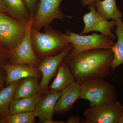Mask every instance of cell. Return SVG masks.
Here are the masks:
<instances>
[{
	"mask_svg": "<svg viewBox=\"0 0 123 123\" xmlns=\"http://www.w3.org/2000/svg\"><path fill=\"white\" fill-rule=\"evenodd\" d=\"M114 54L111 49H99L67 55V62L75 81L80 84L93 78L105 79L112 73Z\"/></svg>",
	"mask_w": 123,
	"mask_h": 123,
	"instance_id": "obj_1",
	"label": "cell"
},
{
	"mask_svg": "<svg viewBox=\"0 0 123 123\" xmlns=\"http://www.w3.org/2000/svg\"><path fill=\"white\" fill-rule=\"evenodd\" d=\"M117 96L115 86L104 79L93 78L80 84V98L89 101L90 106L115 102Z\"/></svg>",
	"mask_w": 123,
	"mask_h": 123,
	"instance_id": "obj_2",
	"label": "cell"
},
{
	"mask_svg": "<svg viewBox=\"0 0 123 123\" xmlns=\"http://www.w3.org/2000/svg\"><path fill=\"white\" fill-rule=\"evenodd\" d=\"M31 37L35 51L42 58L59 52L70 44L65 34L54 30L42 33L32 27Z\"/></svg>",
	"mask_w": 123,
	"mask_h": 123,
	"instance_id": "obj_3",
	"label": "cell"
},
{
	"mask_svg": "<svg viewBox=\"0 0 123 123\" xmlns=\"http://www.w3.org/2000/svg\"><path fill=\"white\" fill-rule=\"evenodd\" d=\"M65 34L72 47V50L67 55L69 56L93 49H111L115 43L113 40L108 38L101 34L95 33L86 35L78 34L68 31Z\"/></svg>",
	"mask_w": 123,
	"mask_h": 123,
	"instance_id": "obj_4",
	"label": "cell"
},
{
	"mask_svg": "<svg viewBox=\"0 0 123 123\" xmlns=\"http://www.w3.org/2000/svg\"><path fill=\"white\" fill-rule=\"evenodd\" d=\"M0 12V43L10 51L22 40L27 23L21 21Z\"/></svg>",
	"mask_w": 123,
	"mask_h": 123,
	"instance_id": "obj_5",
	"label": "cell"
},
{
	"mask_svg": "<svg viewBox=\"0 0 123 123\" xmlns=\"http://www.w3.org/2000/svg\"><path fill=\"white\" fill-rule=\"evenodd\" d=\"M33 16L27 24L26 30L22 40L10 51L8 62L13 64H22L38 68L40 63L34 49L31 37Z\"/></svg>",
	"mask_w": 123,
	"mask_h": 123,
	"instance_id": "obj_6",
	"label": "cell"
},
{
	"mask_svg": "<svg viewBox=\"0 0 123 123\" xmlns=\"http://www.w3.org/2000/svg\"><path fill=\"white\" fill-rule=\"evenodd\" d=\"M62 0H40L33 17L32 27L40 31L48 27L55 19L63 21L65 18H71L63 13L60 7Z\"/></svg>",
	"mask_w": 123,
	"mask_h": 123,
	"instance_id": "obj_7",
	"label": "cell"
},
{
	"mask_svg": "<svg viewBox=\"0 0 123 123\" xmlns=\"http://www.w3.org/2000/svg\"><path fill=\"white\" fill-rule=\"evenodd\" d=\"M122 105L117 101L87 108L84 112L88 123H118Z\"/></svg>",
	"mask_w": 123,
	"mask_h": 123,
	"instance_id": "obj_8",
	"label": "cell"
},
{
	"mask_svg": "<svg viewBox=\"0 0 123 123\" xmlns=\"http://www.w3.org/2000/svg\"><path fill=\"white\" fill-rule=\"evenodd\" d=\"M89 11L85 14L83 17L85 25L80 35L92 31H98L108 38L113 40L116 36L112 32V29L116 25L115 21L108 20L97 12L94 4L88 6Z\"/></svg>",
	"mask_w": 123,
	"mask_h": 123,
	"instance_id": "obj_9",
	"label": "cell"
},
{
	"mask_svg": "<svg viewBox=\"0 0 123 123\" xmlns=\"http://www.w3.org/2000/svg\"><path fill=\"white\" fill-rule=\"evenodd\" d=\"M71 44L66 47L59 53L55 55L48 56L40 62L38 69L42 74L40 82V93L47 91L49 84L60 64L72 50Z\"/></svg>",
	"mask_w": 123,
	"mask_h": 123,
	"instance_id": "obj_10",
	"label": "cell"
},
{
	"mask_svg": "<svg viewBox=\"0 0 123 123\" xmlns=\"http://www.w3.org/2000/svg\"><path fill=\"white\" fill-rule=\"evenodd\" d=\"M61 95V92L49 91L38 101L34 111L40 123H63V121H53L55 106Z\"/></svg>",
	"mask_w": 123,
	"mask_h": 123,
	"instance_id": "obj_11",
	"label": "cell"
},
{
	"mask_svg": "<svg viewBox=\"0 0 123 123\" xmlns=\"http://www.w3.org/2000/svg\"><path fill=\"white\" fill-rule=\"evenodd\" d=\"M80 84L75 81L61 92V95L55 106V112L63 115L71 110L76 101L80 98Z\"/></svg>",
	"mask_w": 123,
	"mask_h": 123,
	"instance_id": "obj_12",
	"label": "cell"
},
{
	"mask_svg": "<svg viewBox=\"0 0 123 123\" xmlns=\"http://www.w3.org/2000/svg\"><path fill=\"white\" fill-rule=\"evenodd\" d=\"M6 74L5 86L31 77L39 78L40 72L38 69L22 64H13L7 62L3 67Z\"/></svg>",
	"mask_w": 123,
	"mask_h": 123,
	"instance_id": "obj_13",
	"label": "cell"
},
{
	"mask_svg": "<svg viewBox=\"0 0 123 123\" xmlns=\"http://www.w3.org/2000/svg\"><path fill=\"white\" fill-rule=\"evenodd\" d=\"M75 81L68 65L64 60L59 66L55 79L48 89L49 91L61 92L67 86Z\"/></svg>",
	"mask_w": 123,
	"mask_h": 123,
	"instance_id": "obj_14",
	"label": "cell"
},
{
	"mask_svg": "<svg viewBox=\"0 0 123 123\" xmlns=\"http://www.w3.org/2000/svg\"><path fill=\"white\" fill-rule=\"evenodd\" d=\"M115 22L116 28L114 31L117 41L111 49L114 54L111 65V75L114 73L117 68L123 64V21L120 18L116 20Z\"/></svg>",
	"mask_w": 123,
	"mask_h": 123,
	"instance_id": "obj_15",
	"label": "cell"
},
{
	"mask_svg": "<svg viewBox=\"0 0 123 123\" xmlns=\"http://www.w3.org/2000/svg\"><path fill=\"white\" fill-rule=\"evenodd\" d=\"M39 78L31 77L18 82L14 92L13 99H18L33 96L40 92Z\"/></svg>",
	"mask_w": 123,
	"mask_h": 123,
	"instance_id": "obj_16",
	"label": "cell"
},
{
	"mask_svg": "<svg viewBox=\"0 0 123 123\" xmlns=\"http://www.w3.org/2000/svg\"><path fill=\"white\" fill-rule=\"evenodd\" d=\"M97 12L108 20L122 18L123 13L117 5L116 0H96L94 2Z\"/></svg>",
	"mask_w": 123,
	"mask_h": 123,
	"instance_id": "obj_17",
	"label": "cell"
},
{
	"mask_svg": "<svg viewBox=\"0 0 123 123\" xmlns=\"http://www.w3.org/2000/svg\"><path fill=\"white\" fill-rule=\"evenodd\" d=\"M42 97L40 92L31 97L12 100L9 115L34 111L37 103Z\"/></svg>",
	"mask_w": 123,
	"mask_h": 123,
	"instance_id": "obj_18",
	"label": "cell"
},
{
	"mask_svg": "<svg viewBox=\"0 0 123 123\" xmlns=\"http://www.w3.org/2000/svg\"><path fill=\"white\" fill-rule=\"evenodd\" d=\"M7 9V13L14 18L27 23L31 15L27 9L23 0H3Z\"/></svg>",
	"mask_w": 123,
	"mask_h": 123,
	"instance_id": "obj_19",
	"label": "cell"
},
{
	"mask_svg": "<svg viewBox=\"0 0 123 123\" xmlns=\"http://www.w3.org/2000/svg\"><path fill=\"white\" fill-rule=\"evenodd\" d=\"M19 81L14 82L0 90V120L2 121L9 115L11 102Z\"/></svg>",
	"mask_w": 123,
	"mask_h": 123,
	"instance_id": "obj_20",
	"label": "cell"
},
{
	"mask_svg": "<svg viewBox=\"0 0 123 123\" xmlns=\"http://www.w3.org/2000/svg\"><path fill=\"white\" fill-rule=\"evenodd\" d=\"M34 111L9 115L2 120L3 123H33L35 122Z\"/></svg>",
	"mask_w": 123,
	"mask_h": 123,
	"instance_id": "obj_21",
	"label": "cell"
},
{
	"mask_svg": "<svg viewBox=\"0 0 123 123\" xmlns=\"http://www.w3.org/2000/svg\"><path fill=\"white\" fill-rule=\"evenodd\" d=\"M10 51L0 43V70L8 62Z\"/></svg>",
	"mask_w": 123,
	"mask_h": 123,
	"instance_id": "obj_22",
	"label": "cell"
},
{
	"mask_svg": "<svg viewBox=\"0 0 123 123\" xmlns=\"http://www.w3.org/2000/svg\"><path fill=\"white\" fill-rule=\"evenodd\" d=\"M29 12L31 15L34 16L35 12V9L36 0H25Z\"/></svg>",
	"mask_w": 123,
	"mask_h": 123,
	"instance_id": "obj_23",
	"label": "cell"
},
{
	"mask_svg": "<svg viewBox=\"0 0 123 123\" xmlns=\"http://www.w3.org/2000/svg\"><path fill=\"white\" fill-rule=\"evenodd\" d=\"M6 79V74L5 70L2 69L0 70V90L5 86Z\"/></svg>",
	"mask_w": 123,
	"mask_h": 123,
	"instance_id": "obj_24",
	"label": "cell"
},
{
	"mask_svg": "<svg viewBox=\"0 0 123 123\" xmlns=\"http://www.w3.org/2000/svg\"><path fill=\"white\" fill-rule=\"evenodd\" d=\"M82 119L81 117L77 116H71L67 120V123H81Z\"/></svg>",
	"mask_w": 123,
	"mask_h": 123,
	"instance_id": "obj_25",
	"label": "cell"
},
{
	"mask_svg": "<svg viewBox=\"0 0 123 123\" xmlns=\"http://www.w3.org/2000/svg\"><path fill=\"white\" fill-rule=\"evenodd\" d=\"M96 0H80V2L82 6H89L94 4Z\"/></svg>",
	"mask_w": 123,
	"mask_h": 123,
	"instance_id": "obj_26",
	"label": "cell"
},
{
	"mask_svg": "<svg viewBox=\"0 0 123 123\" xmlns=\"http://www.w3.org/2000/svg\"><path fill=\"white\" fill-rule=\"evenodd\" d=\"M7 9L3 0H0V12H7Z\"/></svg>",
	"mask_w": 123,
	"mask_h": 123,
	"instance_id": "obj_27",
	"label": "cell"
},
{
	"mask_svg": "<svg viewBox=\"0 0 123 123\" xmlns=\"http://www.w3.org/2000/svg\"><path fill=\"white\" fill-rule=\"evenodd\" d=\"M118 123H123V105L122 106L121 114L119 118Z\"/></svg>",
	"mask_w": 123,
	"mask_h": 123,
	"instance_id": "obj_28",
	"label": "cell"
},
{
	"mask_svg": "<svg viewBox=\"0 0 123 123\" xmlns=\"http://www.w3.org/2000/svg\"><path fill=\"white\" fill-rule=\"evenodd\" d=\"M0 123H3V122H2V121L1 120H0Z\"/></svg>",
	"mask_w": 123,
	"mask_h": 123,
	"instance_id": "obj_29",
	"label": "cell"
}]
</instances>
